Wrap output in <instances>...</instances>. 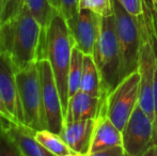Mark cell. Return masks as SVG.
Wrapping results in <instances>:
<instances>
[{"mask_svg":"<svg viewBox=\"0 0 157 156\" xmlns=\"http://www.w3.org/2000/svg\"><path fill=\"white\" fill-rule=\"evenodd\" d=\"M2 11H3V0H0V25H1Z\"/></svg>","mask_w":157,"mask_h":156,"instance_id":"4316f807","label":"cell"},{"mask_svg":"<svg viewBox=\"0 0 157 156\" xmlns=\"http://www.w3.org/2000/svg\"><path fill=\"white\" fill-rule=\"evenodd\" d=\"M154 13H155V24H156V36H157V0H154Z\"/></svg>","mask_w":157,"mask_h":156,"instance_id":"484cf974","label":"cell"},{"mask_svg":"<svg viewBox=\"0 0 157 156\" xmlns=\"http://www.w3.org/2000/svg\"><path fill=\"white\" fill-rule=\"evenodd\" d=\"M34 137L52 155L56 156H77L74 151L71 150L60 134L54 133L49 129L35 131Z\"/></svg>","mask_w":157,"mask_h":156,"instance_id":"2e32d148","label":"cell"},{"mask_svg":"<svg viewBox=\"0 0 157 156\" xmlns=\"http://www.w3.org/2000/svg\"><path fill=\"white\" fill-rule=\"evenodd\" d=\"M156 45H157V36H156ZM154 139L155 146L157 148V51H156V67L155 75H154Z\"/></svg>","mask_w":157,"mask_h":156,"instance_id":"cb8c5ba5","label":"cell"},{"mask_svg":"<svg viewBox=\"0 0 157 156\" xmlns=\"http://www.w3.org/2000/svg\"><path fill=\"white\" fill-rule=\"evenodd\" d=\"M117 39L121 55V79L138 70L140 31L138 17L123 8L119 0H112Z\"/></svg>","mask_w":157,"mask_h":156,"instance_id":"5b68a950","label":"cell"},{"mask_svg":"<svg viewBox=\"0 0 157 156\" xmlns=\"http://www.w3.org/2000/svg\"><path fill=\"white\" fill-rule=\"evenodd\" d=\"M6 129L13 143L18 149L21 155L25 156H50L48 152L34 137L35 131L25 124L12 120L6 121Z\"/></svg>","mask_w":157,"mask_h":156,"instance_id":"4fadbf2b","label":"cell"},{"mask_svg":"<svg viewBox=\"0 0 157 156\" xmlns=\"http://www.w3.org/2000/svg\"><path fill=\"white\" fill-rule=\"evenodd\" d=\"M139 93L140 74L137 70L123 77L109 93L101 96L99 108L121 131L138 104Z\"/></svg>","mask_w":157,"mask_h":156,"instance_id":"8992f818","label":"cell"},{"mask_svg":"<svg viewBox=\"0 0 157 156\" xmlns=\"http://www.w3.org/2000/svg\"><path fill=\"white\" fill-rule=\"evenodd\" d=\"M125 155L145 156L155 146L153 120L144 112L139 103L122 129Z\"/></svg>","mask_w":157,"mask_h":156,"instance_id":"52a82bcc","label":"cell"},{"mask_svg":"<svg viewBox=\"0 0 157 156\" xmlns=\"http://www.w3.org/2000/svg\"><path fill=\"white\" fill-rule=\"evenodd\" d=\"M73 46L66 19L60 12L56 11L46 32L45 58L48 59L54 72L62 101L64 118L68 105V71Z\"/></svg>","mask_w":157,"mask_h":156,"instance_id":"7a4b0ae2","label":"cell"},{"mask_svg":"<svg viewBox=\"0 0 157 156\" xmlns=\"http://www.w3.org/2000/svg\"><path fill=\"white\" fill-rule=\"evenodd\" d=\"M37 67L41 79L42 98L47 129L60 134L64 124V112L52 65L47 58H41L37 60Z\"/></svg>","mask_w":157,"mask_h":156,"instance_id":"ba28073f","label":"cell"},{"mask_svg":"<svg viewBox=\"0 0 157 156\" xmlns=\"http://www.w3.org/2000/svg\"><path fill=\"white\" fill-rule=\"evenodd\" d=\"M24 4H25V0H3L1 24H4L16 17L23 9Z\"/></svg>","mask_w":157,"mask_h":156,"instance_id":"7402d4cb","label":"cell"},{"mask_svg":"<svg viewBox=\"0 0 157 156\" xmlns=\"http://www.w3.org/2000/svg\"><path fill=\"white\" fill-rule=\"evenodd\" d=\"M43 29L28 6L11 21L0 25V54L11 59L15 70L39 60Z\"/></svg>","mask_w":157,"mask_h":156,"instance_id":"6da1fadb","label":"cell"},{"mask_svg":"<svg viewBox=\"0 0 157 156\" xmlns=\"http://www.w3.org/2000/svg\"><path fill=\"white\" fill-rule=\"evenodd\" d=\"M0 117L4 118V119H8V120H12V121H15L13 116L11 115V112L9 111L8 107H6V103H4L3 98H2L1 94H0ZM16 122V121H15Z\"/></svg>","mask_w":157,"mask_h":156,"instance_id":"d4e9b609","label":"cell"},{"mask_svg":"<svg viewBox=\"0 0 157 156\" xmlns=\"http://www.w3.org/2000/svg\"><path fill=\"white\" fill-rule=\"evenodd\" d=\"M0 94L16 122L23 123V112L16 83V70L6 55L0 54Z\"/></svg>","mask_w":157,"mask_h":156,"instance_id":"8fae6325","label":"cell"},{"mask_svg":"<svg viewBox=\"0 0 157 156\" xmlns=\"http://www.w3.org/2000/svg\"><path fill=\"white\" fill-rule=\"evenodd\" d=\"M83 57H85V54L76 46H73L70 71H68V100L71 96H73L76 92L80 90Z\"/></svg>","mask_w":157,"mask_h":156,"instance_id":"ac0fdd59","label":"cell"},{"mask_svg":"<svg viewBox=\"0 0 157 156\" xmlns=\"http://www.w3.org/2000/svg\"><path fill=\"white\" fill-rule=\"evenodd\" d=\"M123 8L136 17H139L143 13V0H119Z\"/></svg>","mask_w":157,"mask_h":156,"instance_id":"603a6c76","label":"cell"},{"mask_svg":"<svg viewBox=\"0 0 157 156\" xmlns=\"http://www.w3.org/2000/svg\"><path fill=\"white\" fill-rule=\"evenodd\" d=\"M155 155H157V148H156V154Z\"/></svg>","mask_w":157,"mask_h":156,"instance_id":"83f0119b","label":"cell"},{"mask_svg":"<svg viewBox=\"0 0 157 156\" xmlns=\"http://www.w3.org/2000/svg\"><path fill=\"white\" fill-rule=\"evenodd\" d=\"M50 3L55 10L63 15L66 21L72 18L79 12V0H50Z\"/></svg>","mask_w":157,"mask_h":156,"instance_id":"44dd1931","label":"cell"},{"mask_svg":"<svg viewBox=\"0 0 157 156\" xmlns=\"http://www.w3.org/2000/svg\"><path fill=\"white\" fill-rule=\"evenodd\" d=\"M79 10H89L101 17L113 15L112 0H79Z\"/></svg>","mask_w":157,"mask_h":156,"instance_id":"d6986e66","label":"cell"},{"mask_svg":"<svg viewBox=\"0 0 157 156\" xmlns=\"http://www.w3.org/2000/svg\"><path fill=\"white\" fill-rule=\"evenodd\" d=\"M25 4L42 26L43 40L41 43V55L45 56L46 32H47L52 15L57 10H55L54 6H52L50 0H25Z\"/></svg>","mask_w":157,"mask_h":156,"instance_id":"e0dca14e","label":"cell"},{"mask_svg":"<svg viewBox=\"0 0 157 156\" xmlns=\"http://www.w3.org/2000/svg\"><path fill=\"white\" fill-rule=\"evenodd\" d=\"M94 119L64 122L60 135L77 156H88L91 146Z\"/></svg>","mask_w":157,"mask_h":156,"instance_id":"7c38bea8","label":"cell"},{"mask_svg":"<svg viewBox=\"0 0 157 156\" xmlns=\"http://www.w3.org/2000/svg\"><path fill=\"white\" fill-rule=\"evenodd\" d=\"M99 104L101 97H96L79 90L68 100L64 122L94 119L99 110Z\"/></svg>","mask_w":157,"mask_h":156,"instance_id":"5bb4252c","label":"cell"},{"mask_svg":"<svg viewBox=\"0 0 157 156\" xmlns=\"http://www.w3.org/2000/svg\"><path fill=\"white\" fill-rule=\"evenodd\" d=\"M6 120L0 117V155H21L6 129Z\"/></svg>","mask_w":157,"mask_h":156,"instance_id":"ffe728a7","label":"cell"},{"mask_svg":"<svg viewBox=\"0 0 157 156\" xmlns=\"http://www.w3.org/2000/svg\"><path fill=\"white\" fill-rule=\"evenodd\" d=\"M93 57L101 75L103 96L109 93L121 80V55L113 15L101 17Z\"/></svg>","mask_w":157,"mask_h":156,"instance_id":"3957f363","label":"cell"},{"mask_svg":"<svg viewBox=\"0 0 157 156\" xmlns=\"http://www.w3.org/2000/svg\"><path fill=\"white\" fill-rule=\"evenodd\" d=\"M16 83L23 112V124L34 131L46 129L47 123L37 61L16 71Z\"/></svg>","mask_w":157,"mask_h":156,"instance_id":"277c9868","label":"cell"},{"mask_svg":"<svg viewBox=\"0 0 157 156\" xmlns=\"http://www.w3.org/2000/svg\"><path fill=\"white\" fill-rule=\"evenodd\" d=\"M73 44L85 55H93L99 33L101 16L89 10H79L75 16L66 21Z\"/></svg>","mask_w":157,"mask_h":156,"instance_id":"30bf717a","label":"cell"},{"mask_svg":"<svg viewBox=\"0 0 157 156\" xmlns=\"http://www.w3.org/2000/svg\"><path fill=\"white\" fill-rule=\"evenodd\" d=\"M80 90L96 97L101 96V75L95 63L93 55H85L83 57L82 76L80 81Z\"/></svg>","mask_w":157,"mask_h":156,"instance_id":"9a60e30c","label":"cell"},{"mask_svg":"<svg viewBox=\"0 0 157 156\" xmlns=\"http://www.w3.org/2000/svg\"><path fill=\"white\" fill-rule=\"evenodd\" d=\"M125 155L122 133L110 121L103 109L99 108L94 118L91 146L88 156H123Z\"/></svg>","mask_w":157,"mask_h":156,"instance_id":"9c48e42d","label":"cell"}]
</instances>
